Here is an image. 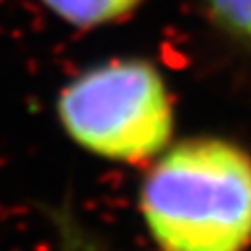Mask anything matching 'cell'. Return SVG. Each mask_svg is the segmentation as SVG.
<instances>
[{"label": "cell", "instance_id": "1", "mask_svg": "<svg viewBox=\"0 0 251 251\" xmlns=\"http://www.w3.org/2000/svg\"><path fill=\"white\" fill-rule=\"evenodd\" d=\"M138 214L157 251H249L251 153L222 136L172 143L140 180Z\"/></svg>", "mask_w": 251, "mask_h": 251}, {"label": "cell", "instance_id": "2", "mask_svg": "<svg viewBox=\"0 0 251 251\" xmlns=\"http://www.w3.org/2000/svg\"><path fill=\"white\" fill-rule=\"evenodd\" d=\"M57 120L74 145L105 161L138 166L172 145L174 97L151 61L115 57L61 88Z\"/></svg>", "mask_w": 251, "mask_h": 251}, {"label": "cell", "instance_id": "3", "mask_svg": "<svg viewBox=\"0 0 251 251\" xmlns=\"http://www.w3.org/2000/svg\"><path fill=\"white\" fill-rule=\"evenodd\" d=\"M63 23L77 29L113 25L132 17L145 0H40Z\"/></svg>", "mask_w": 251, "mask_h": 251}, {"label": "cell", "instance_id": "4", "mask_svg": "<svg viewBox=\"0 0 251 251\" xmlns=\"http://www.w3.org/2000/svg\"><path fill=\"white\" fill-rule=\"evenodd\" d=\"M203 11L220 34L251 46V0H201Z\"/></svg>", "mask_w": 251, "mask_h": 251}, {"label": "cell", "instance_id": "5", "mask_svg": "<svg viewBox=\"0 0 251 251\" xmlns=\"http://www.w3.org/2000/svg\"><path fill=\"white\" fill-rule=\"evenodd\" d=\"M54 230H57V251H113L107 243L82 224L69 207L52 214Z\"/></svg>", "mask_w": 251, "mask_h": 251}]
</instances>
